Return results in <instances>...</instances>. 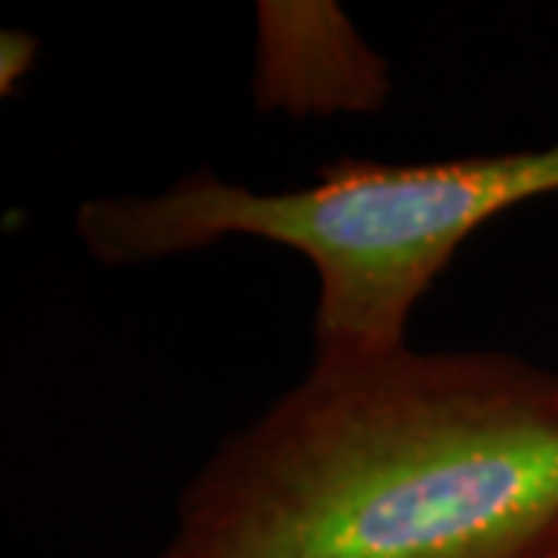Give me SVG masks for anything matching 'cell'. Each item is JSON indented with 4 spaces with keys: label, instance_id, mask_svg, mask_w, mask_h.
I'll return each instance as SVG.
<instances>
[{
    "label": "cell",
    "instance_id": "7a4b0ae2",
    "mask_svg": "<svg viewBox=\"0 0 558 558\" xmlns=\"http://www.w3.org/2000/svg\"><path fill=\"white\" fill-rule=\"evenodd\" d=\"M553 193L558 140L410 165L344 156L289 190H248L196 171L153 196L90 199L78 211V236L112 267L230 236L292 248L317 274L314 357L366 354L410 344L416 304L475 230Z\"/></svg>",
    "mask_w": 558,
    "mask_h": 558
},
{
    "label": "cell",
    "instance_id": "3957f363",
    "mask_svg": "<svg viewBox=\"0 0 558 558\" xmlns=\"http://www.w3.org/2000/svg\"><path fill=\"white\" fill-rule=\"evenodd\" d=\"M38 60V40L25 32H3L0 40V87L10 94Z\"/></svg>",
    "mask_w": 558,
    "mask_h": 558
},
{
    "label": "cell",
    "instance_id": "6da1fadb",
    "mask_svg": "<svg viewBox=\"0 0 558 558\" xmlns=\"http://www.w3.org/2000/svg\"><path fill=\"white\" fill-rule=\"evenodd\" d=\"M156 558H558V369L314 357L190 481Z\"/></svg>",
    "mask_w": 558,
    "mask_h": 558
}]
</instances>
